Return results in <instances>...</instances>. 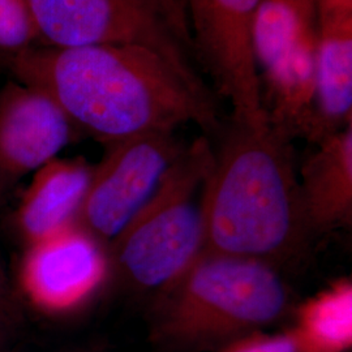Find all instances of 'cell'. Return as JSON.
<instances>
[{
	"instance_id": "8992f818",
	"label": "cell",
	"mask_w": 352,
	"mask_h": 352,
	"mask_svg": "<svg viewBox=\"0 0 352 352\" xmlns=\"http://www.w3.org/2000/svg\"><path fill=\"white\" fill-rule=\"evenodd\" d=\"M317 39V0L260 1L253 55L265 111L291 140L311 135Z\"/></svg>"
},
{
	"instance_id": "7c38bea8",
	"label": "cell",
	"mask_w": 352,
	"mask_h": 352,
	"mask_svg": "<svg viewBox=\"0 0 352 352\" xmlns=\"http://www.w3.org/2000/svg\"><path fill=\"white\" fill-rule=\"evenodd\" d=\"M91 173L84 158L58 157L33 173L14 212L25 247L77 225Z\"/></svg>"
},
{
	"instance_id": "3957f363",
	"label": "cell",
	"mask_w": 352,
	"mask_h": 352,
	"mask_svg": "<svg viewBox=\"0 0 352 352\" xmlns=\"http://www.w3.org/2000/svg\"><path fill=\"white\" fill-rule=\"evenodd\" d=\"M289 311V289L274 265L204 250L157 291L149 334L166 352H217L276 324Z\"/></svg>"
},
{
	"instance_id": "9a60e30c",
	"label": "cell",
	"mask_w": 352,
	"mask_h": 352,
	"mask_svg": "<svg viewBox=\"0 0 352 352\" xmlns=\"http://www.w3.org/2000/svg\"><path fill=\"white\" fill-rule=\"evenodd\" d=\"M37 45V28L28 0H0V55L7 60Z\"/></svg>"
},
{
	"instance_id": "2e32d148",
	"label": "cell",
	"mask_w": 352,
	"mask_h": 352,
	"mask_svg": "<svg viewBox=\"0 0 352 352\" xmlns=\"http://www.w3.org/2000/svg\"><path fill=\"white\" fill-rule=\"evenodd\" d=\"M217 352H300L289 329L267 333L257 330L227 343Z\"/></svg>"
},
{
	"instance_id": "30bf717a",
	"label": "cell",
	"mask_w": 352,
	"mask_h": 352,
	"mask_svg": "<svg viewBox=\"0 0 352 352\" xmlns=\"http://www.w3.org/2000/svg\"><path fill=\"white\" fill-rule=\"evenodd\" d=\"M63 110L42 90L19 80L0 89V182L10 187L52 161L75 138Z\"/></svg>"
},
{
	"instance_id": "52a82bcc",
	"label": "cell",
	"mask_w": 352,
	"mask_h": 352,
	"mask_svg": "<svg viewBox=\"0 0 352 352\" xmlns=\"http://www.w3.org/2000/svg\"><path fill=\"white\" fill-rule=\"evenodd\" d=\"M174 132H151L106 145L93 166L78 226L109 245L151 199L184 149Z\"/></svg>"
},
{
	"instance_id": "7a4b0ae2",
	"label": "cell",
	"mask_w": 352,
	"mask_h": 352,
	"mask_svg": "<svg viewBox=\"0 0 352 352\" xmlns=\"http://www.w3.org/2000/svg\"><path fill=\"white\" fill-rule=\"evenodd\" d=\"M291 142L267 113L231 116L204 192V250L274 266L302 251L309 232Z\"/></svg>"
},
{
	"instance_id": "ffe728a7",
	"label": "cell",
	"mask_w": 352,
	"mask_h": 352,
	"mask_svg": "<svg viewBox=\"0 0 352 352\" xmlns=\"http://www.w3.org/2000/svg\"><path fill=\"white\" fill-rule=\"evenodd\" d=\"M4 190H6V187L1 184V182H0V197H1V195L4 193Z\"/></svg>"
},
{
	"instance_id": "6da1fadb",
	"label": "cell",
	"mask_w": 352,
	"mask_h": 352,
	"mask_svg": "<svg viewBox=\"0 0 352 352\" xmlns=\"http://www.w3.org/2000/svg\"><path fill=\"white\" fill-rule=\"evenodd\" d=\"M13 77L46 93L76 132L104 146L195 123L221 131L209 88L161 55L136 45L33 46L7 59Z\"/></svg>"
},
{
	"instance_id": "8fae6325",
	"label": "cell",
	"mask_w": 352,
	"mask_h": 352,
	"mask_svg": "<svg viewBox=\"0 0 352 352\" xmlns=\"http://www.w3.org/2000/svg\"><path fill=\"white\" fill-rule=\"evenodd\" d=\"M317 17L314 144L352 124V0H317Z\"/></svg>"
},
{
	"instance_id": "e0dca14e",
	"label": "cell",
	"mask_w": 352,
	"mask_h": 352,
	"mask_svg": "<svg viewBox=\"0 0 352 352\" xmlns=\"http://www.w3.org/2000/svg\"><path fill=\"white\" fill-rule=\"evenodd\" d=\"M13 318L11 316L0 315V352H11L13 337Z\"/></svg>"
},
{
	"instance_id": "ac0fdd59",
	"label": "cell",
	"mask_w": 352,
	"mask_h": 352,
	"mask_svg": "<svg viewBox=\"0 0 352 352\" xmlns=\"http://www.w3.org/2000/svg\"><path fill=\"white\" fill-rule=\"evenodd\" d=\"M0 315L11 316L12 317L8 287H7V282H6L1 272H0Z\"/></svg>"
},
{
	"instance_id": "4fadbf2b",
	"label": "cell",
	"mask_w": 352,
	"mask_h": 352,
	"mask_svg": "<svg viewBox=\"0 0 352 352\" xmlns=\"http://www.w3.org/2000/svg\"><path fill=\"white\" fill-rule=\"evenodd\" d=\"M298 174L304 221L311 234L352 219V124L316 144Z\"/></svg>"
},
{
	"instance_id": "277c9868",
	"label": "cell",
	"mask_w": 352,
	"mask_h": 352,
	"mask_svg": "<svg viewBox=\"0 0 352 352\" xmlns=\"http://www.w3.org/2000/svg\"><path fill=\"white\" fill-rule=\"evenodd\" d=\"M213 162L206 135L186 145L151 199L107 245L111 273L129 287L158 291L204 251V192Z\"/></svg>"
},
{
	"instance_id": "d6986e66",
	"label": "cell",
	"mask_w": 352,
	"mask_h": 352,
	"mask_svg": "<svg viewBox=\"0 0 352 352\" xmlns=\"http://www.w3.org/2000/svg\"><path fill=\"white\" fill-rule=\"evenodd\" d=\"M176 3L179 4V6H182L183 8H184V11H186V6H184V0H175Z\"/></svg>"
},
{
	"instance_id": "5b68a950",
	"label": "cell",
	"mask_w": 352,
	"mask_h": 352,
	"mask_svg": "<svg viewBox=\"0 0 352 352\" xmlns=\"http://www.w3.org/2000/svg\"><path fill=\"white\" fill-rule=\"evenodd\" d=\"M37 46L136 45L201 80L187 14L175 0H28Z\"/></svg>"
},
{
	"instance_id": "5bb4252c",
	"label": "cell",
	"mask_w": 352,
	"mask_h": 352,
	"mask_svg": "<svg viewBox=\"0 0 352 352\" xmlns=\"http://www.w3.org/2000/svg\"><path fill=\"white\" fill-rule=\"evenodd\" d=\"M300 352L352 349V280L342 278L302 302L289 327Z\"/></svg>"
},
{
	"instance_id": "ba28073f",
	"label": "cell",
	"mask_w": 352,
	"mask_h": 352,
	"mask_svg": "<svg viewBox=\"0 0 352 352\" xmlns=\"http://www.w3.org/2000/svg\"><path fill=\"white\" fill-rule=\"evenodd\" d=\"M261 0H184L196 59L232 106L235 118L266 113L253 55Z\"/></svg>"
},
{
	"instance_id": "9c48e42d",
	"label": "cell",
	"mask_w": 352,
	"mask_h": 352,
	"mask_svg": "<svg viewBox=\"0 0 352 352\" xmlns=\"http://www.w3.org/2000/svg\"><path fill=\"white\" fill-rule=\"evenodd\" d=\"M110 273L107 245L75 225L26 245L19 286L39 312L68 315L90 302Z\"/></svg>"
}]
</instances>
